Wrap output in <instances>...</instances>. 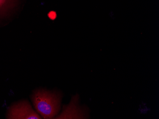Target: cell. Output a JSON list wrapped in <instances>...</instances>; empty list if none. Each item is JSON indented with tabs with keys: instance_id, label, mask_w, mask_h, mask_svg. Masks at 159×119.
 I'll use <instances>...</instances> for the list:
<instances>
[{
	"instance_id": "6da1fadb",
	"label": "cell",
	"mask_w": 159,
	"mask_h": 119,
	"mask_svg": "<svg viewBox=\"0 0 159 119\" xmlns=\"http://www.w3.org/2000/svg\"><path fill=\"white\" fill-rule=\"evenodd\" d=\"M34 106L39 114L44 119H52L60 109L61 95L57 92L38 90L32 96Z\"/></svg>"
},
{
	"instance_id": "7a4b0ae2",
	"label": "cell",
	"mask_w": 159,
	"mask_h": 119,
	"mask_svg": "<svg viewBox=\"0 0 159 119\" xmlns=\"http://www.w3.org/2000/svg\"><path fill=\"white\" fill-rule=\"evenodd\" d=\"M8 119H40L42 117L36 113L27 101L15 104L9 111Z\"/></svg>"
},
{
	"instance_id": "3957f363",
	"label": "cell",
	"mask_w": 159,
	"mask_h": 119,
	"mask_svg": "<svg viewBox=\"0 0 159 119\" xmlns=\"http://www.w3.org/2000/svg\"><path fill=\"white\" fill-rule=\"evenodd\" d=\"M8 1V0H0V10L2 9L5 6Z\"/></svg>"
}]
</instances>
